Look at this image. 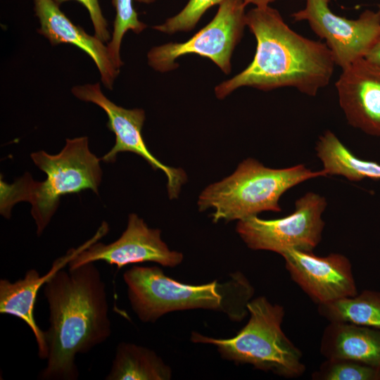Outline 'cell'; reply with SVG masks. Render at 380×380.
Wrapping results in <instances>:
<instances>
[{"mask_svg": "<svg viewBox=\"0 0 380 380\" xmlns=\"http://www.w3.org/2000/svg\"><path fill=\"white\" fill-rule=\"evenodd\" d=\"M123 279L132 310L143 322H155L174 311L205 309L225 313L232 321L240 322L248 315V303L254 289L240 272L229 280H215L201 285L181 283L157 266H133Z\"/></svg>", "mask_w": 380, "mask_h": 380, "instance_id": "cell-3", "label": "cell"}, {"mask_svg": "<svg viewBox=\"0 0 380 380\" xmlns=\"http://www.w3.org/2000/svg\"><path fill=\"white\" fill-rule=\"evenodd\" d=\"M335 86L348 123L380 137V68L360 59L342 69Z\"/></svg>", "mask_w": 380, "mask_h": 380, "instance_id": "cell-13", "label": "cell"}, {"mask_svg": "<svg viewBox=\"0 0 380 380\" xmlns=\"http://www.w3.org/2000/svg\"><path fill=\"white\" fill-rule=\"evenodd\" d=\"M315 150L327 175H340L353 182L380 179V164L356 157L329 130L319 137Z\"/></svg>", "mask_w": 380, "mask_h": 380, "instance_id": "cell-18", "label": "cell"}, {"mask_svg": "<svg viewBox=\"0 0 380 380\" xmlns=\"http://www.w3.org/2000/svg\"><path fill=\"white\" fill-rule=\"evenodd\" d=\"M30 157L46 175V179L35 181L27 172L12 184L1 179L0 213L9 219L15 204L30 203L37 234L40 236L55 214L61 196L87 189L99 194L103 175L101 159L90 151L87 137L66 139L58 154L39 151Z\"/></svg>", "mask_w": 380, "mask_h": 380, "instance_id": "cell-4", "label": "cell"}, {"mask_svg": "<svg viewBox=\"0 0 380 380\" xmlns=\"http://www.w3.org/2000/svg\"><path fill=\"white\" fill-rule=\"evenodd\" d=\"M246 23L256 39L254 58L241 72L215 87L217 99L243 87L262 91L289 87L315 96L329 84L336 65L325 43L291 30L270 6L249 10Z\"/></svg>", "mask_w": 380, "mask_h": 380, "instance_id": "cell-2", "label": "cell"}, {"mask_svg": "<svg viewBox=\"0 0 380 380\" xmlns=\"http://www.w3.org/2000/svg\"><path fill=\"white\" fill-rule=\"evenodd\" d=\"M314 380H380V367L341 359H327L312 374Z\"/></svg>", "mask_w": 380, "mask_h": 380, "instance_id": "cell-21", "label": "cell"}, {"mask_svg": "<svg viewBox=\"0 0 380 380\" xmlns=\"http://www.w3.org/2000/svg\"><path fill=\"white\" fill-rule=\"evenodd\" d=\"M77 248L69 250L65 255L56 259L50 270L41 276L39 272L30 269L23 279L14 282L0 280V312L21 319L32 330L38 348L40 359L47 357V348L44 331L37 325L34 317V307L39 290L58 270L65 268L78 251Z\"/></svg>", "mask_w": 380, "mask_h": 380, "instance_id": "cell-15", "label": "cell"}, {"mask_svg": "<svg viewBox=\"0 0 380 380\" xmlns=\"http://www.w3.org/2000/svg\"><path fill=\"white\" fill-rule=\"evenodd\" d=\"M304 8L294 12L295 21H306L331 51L341 69L364 58L380 34V6L365 10L356 19L332 12L330 0H304Z\"/></svg>", "mask_w": 380, "mask_h": 380, "instance_id": "cell-10", "label": "cell"}, {"mask_svg": "<svg viewBox=\"0 0 380 380\" xmlns=\"http://www.w3.org/2000/svg\"><path fill=\"white\" fill-rule=\"evenodd\" d=\"M326 207L324 197L308 192L296 201L291 214L275 220L252 216L239 220L236 229L252 250L279 255L289 249L312 251L322 239L325 225L322 215Z\"/></svg>", "mask_w": 380, "mask_h": 380, "instance_id": "cell-8", "label": "cell"}, {"mask_svg": "<svg viewBox=\"0 0 380 380\" xmlns=\"http://www.w3.org/2000/svg\"><path fill=\"white\" fill-rule=\"evenodd\" d=\"M136 1L139 2V3L148 4H151V3L154 2V1H156V0H136Z\"/></svg>", "mask_w": 380, "mask_h": 380, "instance_id": "cell-26", "label": "cell"}, {"mask_svg": "<svg viewBox=\"0 0 380 380\" xmlns=\"http://www.w3.org/2000/svg\"><path fill=\"white\" fill-rule=\"evenodd\" d=\"M275 1L277 0H244V3L246 6L252 4L255 7H264L270 6V4Z\"/></svg>", "mask_w": 380, "mask_h": 380, "instance_id": "cell-25", "label": "cell"}, {"mask_svg": "<svg viewBox=\"0 0 380 380\" xmlns=\"http://www.w3.org/2000/svg\"><path fill=\"white\" fill-rule=\"evenodd\" d=\"M78 99L99 106L107 115L108 128L114 133L115 143L101 159L114 163L121 152H132L143 158L153 170H162L167 177V189L170 199L177 198L181 187L187 180L182 168L165 165L147 148L141 134L145 112L141 108L127 109L114 103L102 92L100 83L77 85L71 89Z\"/></svg>", "mask_w": 380, "mask_h": 380, "instance_id": "cell-11", "label": "cell"}, {"mask_svg": "<svg viewBox=\"0 0 380 380\" xmlns=\"http://www.w3.org/2000/svg\"><path fill=\"white\" fill-rule=\"evenodd\" d=\"M115 10V18L111 37L107 47L112 62L120 70L123 62L120 56V48L123 37L129 30L136 34L143 32L147 25L140 21L133 6V0H112Z\"/></svg>", "mask_w": 380, "mask_h": 380, "instance_id": "cell-20", "label": "cell"}, {"mask_svg": "<svg viewBox=\"0 0 380 380\" xmlns=\"http://www.w3.org/2000/svg\"><path fill=\"white\" fill-rule=\"evenodd\" d=\"M108 231L103 222L96 234L82 246L69 262V268L88 262L104 261L118 270L130 264L152 262L165 267H175L183 260V254L171 251L161 239V231L148 227L137 214L128 216L125 230L116 241L104 244L97 242Z\"/></svg>", "mask_w": 380, "mask_h": 380, "instance_id": "cell-9", "label": "cell"}, {"mask_svg": "<svg viewBox=\"0 0 380 380\" xmlns=\"http://www.w3.org/2000/svg\"><path fill=\"white\" fill-rule=\"evenodd\" d=\"M58 5L71 0H53ZM88 11L94 30V35L105 43H108L111 34L108 29V22L103 15L99 0H75Z\"/></svg>", "mask_w": 380, "mask_h": 380, "instance_id": "cell-23", "label": "cell"}, {"mask_svg": "<svg viewBox=\"0 0 380 380\" xmlns=\"http://www.w3.org/2000/svg\"><path fill=\"white\" fill-rule=\"evenodd\" d=\"M244 0H225L203 28L184 42H170L153 47L147 54L148 65L166 72L178 67L175 60L187 54H196L212 61L225 74L231 72V58L239 43L246 23Z\"/></svg>", "mask_w": 380, "mask_h": 380, "instance_id": "cell-7", "label": "cell"}, {"mask_svg": "<svg viewBox=\"0 0 380 380\" xmlns=\"http://www.w3.org/2000/svg\"><path fill=\"white\" fill-rule=\"evenodd\" d=\"M320 352L326 359L349 360L380 367V330L329 322L322 334Z\"/></svg>", "mask_w": 380, "mask_h": 380, "instance_id": "cell-16", "label": "cell"}, {"mask_svg": "<svg viewBox=\"0 0 380 380\" xmlns=\"http://www.w3.org/2000/svg\"><path fill=\"white\" fill-rule=\"evenodd\" d=\"M49 328L42 380H76V356L105 342L111 334L106 286L94 262L58 270L44 285Z\"/></svg>", "mask_w": 380, "mask_h": 380, "instance_id": "cell-1", "label": "cell"}, {"mask_svg": "<svg viewBox=\"0 0 380 380\" xmlns=\"http://www.w3.org/2000/svg\"><path fill=\"white\" fill-rule=\"evenodd\" d=\"M281 255L293 281L318 305L357 293L351 263L342 254L319 257L312 251L289 249Z\"/></svg>", "mask_w": 380, "mask_h": 380, "instance_id": "cell-12", "label": "cell"}, {"mask_svg": "<svg viewBox=\"0 0 380 380\" xmlns=\"http://www.w3.org/2000/svg\"><path fill=\"white\" fill-rule=\"evenodd\" d=\"M325 176L324 170L312 171L303 164L274 169L249 158L231 175L208 186L199 196L198 206L201 212L214 209V223L241 220L262 211L280 212L279 201L284 193L303 182Z\"/></svg>", "mask_w": 380, "mask_h": 380, "instance_id": "cell-5", "label": "cell"}, {"mask_svg": "<svg viewBox=\"0 0 380 380\" xmlns=\"http://www.w3.org/2000/svg\"><path fill=\"white\" fill-rule=\"evenodd\" d=\"M364 58L380 68V34Z\"/></svg>", "mask_w": 380, "mask_h": 380, "instance_id": "cell-24", "label": "cell"}, {"mask_svg": "<svg viewBox=\"0 0 380 380\" xmlns=\"http://www.w3.org/2000/svg\"><path fill=\"white\" fill-rule=\"evenodd\" d=\"M319 315L329 322H346L380 330V292L360 294L318 305Z\"/></svg>", "mask_w": 380, "mask_h": 380, "instance_id": "cell-19", "label": "cell"}, {"mask_svg": "<svg viewBox=\"0 0 380 380\" xmlns=\"http://www.w3.org/2000/svg\"><path fill=\"white\" fill-rule=\"evenodd\" d=\"M171 368L153 350L132 343L116 348L106 380H169Z\"/></svg>", "mask_w": 380, "mask_h": 380, "instance_id": "cell-17", "label": "cell"}, {"mask_svg": "<svg viewBox=\"0 0 380 380\" xmlns=\"http://www.w3.org/2000/svg\"><path fill=\"white\" fill-rule=\"evenodd\" d=\"M225 0H189L176 15L153 28L166 34L188 32L193 30L203 14L211 7L220 5Z\"/></svg>", "mask_w": 380, "mask_h": 380, "instance_id": "cell-22", "label": "cell"}, {"mask_svg": "<svg viewBox=\"0 0 380 380\" xmlns=\"http://www.w3.org/2000/svg\"><path fill=\"white\" fill-rule=\"evenodd\" d=\"M247 308L249 319L234 337L215 338L193 332L191 341L215 346L229 361L250 364L285 378L300 376L305 371L303 354L281 329L284 308L260 296L252 299Z\"/></svg>", "mask_w": 380, "mask_h": 380, "instance_id": "cell-6", "label": "cell"}, {"mask_svg": "<svg viewBox=\"0 0 380 380\" xmlns=\"http://www.w3.org/2000/svg\"><path fill=\"white\" fill-rule=\"evenodd\" d=\"M33 1L35 15L40 23L37 32L53 46L70 44L84 51L94 62L104 87L112 89L120 70L112 62L107 44L75 25L53 0Z\"/></svg>", "mask_w": 380, "mask_h": 380, "instance_id": "cell-14", "label": "cell"}]
</instances>
